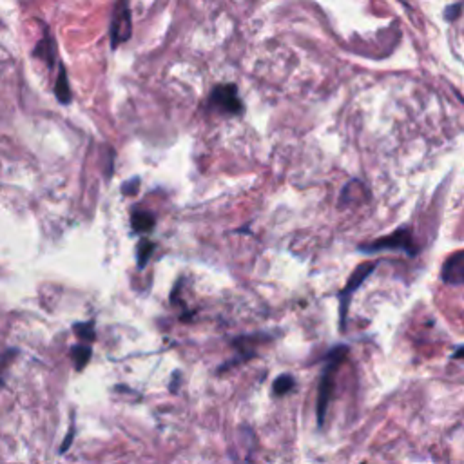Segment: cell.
<instances>
[{"label": "cell", "mask_w": 464, "mask_h": 464, "mask_svg": "<svg viewBox=\"0 0 464 464\" xmlns=\"http://www.w3.org/2000/svg\"><path fill=\"white\" fill-rule=\"evenodd\" d=\"M349 354V349L346 346H336L332 352L326 356V366L321 373V379H319V392H318V425L323 426L325 425V417H326V410H329V403H330V396H332L334 390V379L332 376L336 373L337 366L339 363L345 359V356Z\"/></svg>", "instance_id": "cell-1"}, {"label": "cell", "mask_w": 464, "mask_h": 464, "mask_svg": "<svg viewBox=\"0 0 464 464\" xmlns=\"http://www.w3.org/2000/svg\"><path fill=\"white\" fill-rule=\"evenodd\" d=\"M359 250L366 252V254H373V252H379V250H401V252H406L408 256L417 254V247L416 243H413V236L412 232H410V229H406V227L397 229L396 232H392V234L388 236L373 239L372 243L359 245Z\"/></svg>", "instance_id": "cell-2"}, {"label": "cell", "mask_w": 464, "mask_h": 464, "mask_svg": "<svg viewBox=\"0 0 464 464\" xmlns=\"http://www.w3.org/2000/svg\"><path fill=\"white\" fill-rule=\"evenodd\" d=\"M209 108L223 115H243V103L239 100L238 88L234 83H220L209 96Z\"/></svg>", "instance_id": "cell-3"}, {"label": "cell", "mask_w": 464, "mask_h": 464, "mask_svg": "<svg viewBox=\"0 0 464 464\" xmlns=\"http://www.w3.org/2000/svg\"><path fill=\"white\" fill-rule=\"evenodd\" d=\"M111 48L116 49L120 44H123L125 40L131 38L133 33V20H131V9H129L128 0H116L115 9H113L111 19Z\"/></svg>", "instance_id": "cell-4"}, {"label": "cell", "mask_w": 464, "mask_h": 464, "mask_svg": "<svg viewBox=\"0 0 464 464\" xmlns=\"http://www.w3.org/2000/svg\"><path fill=\"white\" fill-rule=\"evenodd\" d=\"M376 267H377V263H363V265L357 267V269L352 272V276H350L346 287L341 290V294H339V299H341V329H345L346 312H349V305H350V299H352L354 292H356V290L363 285V282H365L370 274L376 270Z\"/></svg>", "instance_id": "cell-5"}, {"label": "cell", "mask_w": 464, "mask_h": 464, "mask_svg": "<svg viewBox=\"0 0 464 464\" xmlns=\"http://www.w3.org/2000/svg\"><path fill=\"white\" fill-rule=\"evenodd\" d=\"M440 278L448 285H464V250L453 252L440 270Z\"/></svg>", "instance_id": "cell-6"}, {"label": "cell", "mask_w": 464, "mask_h": 464, "mask_svg": "<svg viewBox=\"0 0 464 464\" xmlns=\"http://www.w3.org/2000/svg\"><path fill=\"white\" fill-rule=\"evenodd\" d=\"M33 55L44 60L49 69L55 68V64H56V46H55V40H53L51 35L48 33V28H44V35H42L40 42L36 44V48L33 49Z\"/></svg>", "instance_id": "cell-7"}, {"label": "cell", "mask_w": 464, "mask_h": 464, "mask_svg": "<svg viewBox=\"0 0 464 464\" xmlns=\"http://www.w3.org/2000/svg\"><path fill=\"white\" fill-rule=\"evenodd\" d=\"M156 218L151 210H142L135 209L131 215V225L135 232H149V230L155 229Z\"/></svg>", "instance_id": "cell-8"}, {"label": "cell", "mask_w": 464, "mask_h": 464, "mask_svg": "<svg viewBox=\"0 0 464 464\" xmlns=\"http://www.w3.org/2000/svg\"><path fill=\"white\" fill-rule=\"evenodd\" d=\"M55 96H56V100L62 103V105H68L73 98L71 89H69L68 73H66V68L62 64H60L58 78H56V83H55Z\"/></svg>", "instance_id": "cell-9"}, {"label": "cell", "mask_w": 464, "mask_h": 464, "mask_svg": "<svg viewBox=\"0 0 464 464\" xmlns=\"http://www.w3.org/2000/svg\"><path fill=\"white\" fill-rule=\"evenodd\" d=\"M71 357H73V363H75V368L78 370V372H82L83 366L88 365L89 359H91V346L88 345L73 346Z\"/></svg>", "instance_id": "cell-10"}, {"label": "cell", "mask_w": 464, "mask_h": 464, "mask_svg": "<svg viewBox=\"0 0 464 464\" xmlns=\"http://www.w3.org/2000/svg\"><path fill=\"white\" fill-rule=\"evenodd\" d=\"M73 330H75L76 337H78L80 341H86V343H91L95 341V325H93L91 321L89 323H76L75 326H73Z\"/></svg>", "instance_id": "cell-11"}, {"label": "cell", "mask_w": 464, "mask_h": 464, "mask_svg": "<svg viewBox=\"0 0 464 464\" xmlns=\"http://www.w3.org/2000/svg\"><path fill=\"white\" fill-rule=\"evenodd\" d=\"M153 250H155V243L149 242V239H142L138 245V249H136V252H138V267L140 269H143L145 267V263L149 262V258H151Z\"/></svg>", "instance_id": "cell-12"}, {"label": "cell", "mask_w": 464, "mask_h": 464, "mask_svg": "<svg viewBox=\"0 0 464 464\" xmlns=\"http://www.w3.org/2000/svg\"><path fill=\"white\" fill-rule=\"evenodd\" d=\"M294 388V377L289 376V373H282V376L274 381V392L278 396H285L287 392Z\"/></svg>", "instance_id": "cell-13"}, {"label": "cell", "mask_w": 464, "mask_h": 464, "mask_svg": "<svg viewBox=\"0 0 464 464\" xmlns=\"http://www.w3.org/2000/svg\"><path fill=\"white\" fill-rule=\"evenodd\" d=\"M138 187H140V178L128 180V182L122 185V192L125 196H135L136 192H138Z\"/></svg>", "instance_id": "cell-14"}, {"label": "cell", "mask_w": 464, "mask_h": 464, "mask_svg": "<svg viewBox=\"0 0 464 464\" xmlns=\"http://www.w3.org/2000/svg\"><path fill=\"white\" fill-rule=\"evenodd\" d=\"M460 11H463V4L448 6V8L445 9V19L448 20V22H452V20H455L457 16H459Z\"/></svg>", "instance_id": "cell-15"}, {"label": "cell", "mask_w": 464, "mask_h": 464, "mask_svg": "<svg viewBox=\"0 0 464 464\" xmlns=\"http://www.w3.org/2000/svg\"><path fill=\"white\" fill-rule=\"evenodd\" d=\"M73 437H75V425H73L71 428H69V433H68V437H66V439H64V445H62V448H60V452L64 453L66 450H68L69 446H71V439H73Z\"/></svg>", "instance_id": "cell-16"}, {"label": "cell", "mask_w": 464, "mask_h": 464, "mask_svg": "<svg viewBox=\"0 0 464 464\" xmlns=\"http://www.w3.org/2000/svg\"><path fill=\"white\" fill-rule=\"evenodd\" d=\"M453 359H463L464 361V345L463 346H457L455 350H453Z\"/></svg>", "instance_id": "cell-17"}]
</instances>
